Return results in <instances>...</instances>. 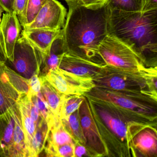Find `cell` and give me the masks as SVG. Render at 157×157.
<instances>
[{
  "label": "cell",
  "instance_id": "6da1fadb",
  "mask_svg": "<svg viewBox=\"0 0 157 157\" xmlns=\"http://www.w3.org/2000/svg\"><path fill=\"white\" fill-rule=\"evenodd\" d=\"M67 3L69 11L62 29L66 53L105 64L98 49L100 43L108 34L109 10L107 4L91 9L82 6L77 0Z\"/></svg>",
  "mask_w": 157,
  "mask_h": 157
},
{
  "label": "cell",
  "instance_id": "7a4b0ae2",
  "mask_svg": "<svg viewBox=\"0 0 157 157\" xmlns=\"http://www.w3.org/2000/svg\"><path fill=\"white\" fill-rule=\"evenodd\" d=\"M109 10L108 34L130 48L146 67H157V10L125 12Z\"/></svg>",
  "mask_w": 157,
  "mask_h": 157
},
{
  "label": "cell",
  "instance_id": "3957f363",
  "mask_svg": "<svg viewBox=\"0 0 157 157\" xmlns=\"http://www.w3.org/2000/svg\"><path fill=\"white\" fill-rule=\"evenodd\" d=\"M87 98L107 157H133L132 139L145 128L154 126L135 121L104 102Z\"/></svg>",
  "mask_w": 157,
  "mask_h": 157
},
{
  "label": "cell",
  "instance_id": "277c9868",
  "mask_svg": "<svg viewBox=\"0 0 157 157\" xmlns=\"http://www.w3.org/2000/svg\"><path fill=\"white\" fill-rule=\"evenodd\" d=\"M96 87L142 94L157 100V67L142 71L125 70L105 65L93 78Z\"/></svg>",
  "mask_w": 157,
  "mask_h": 157
},
{
  "label": "cell",
  "instance_id": "5b68a950",
  "mask_svg": "<svg viewBox=\"0 0 157 157\" xmlns=\"http://www.w3.org/2000/svg\"><path fill=\"white\" fill-rule=\"evenodd\" d=\"M84 96L104 102L135 121L157 127V100L153 98L96 86Z\"/></svg>",
  "mask_w": 157,
  "mask_h": 157
},
{
  "label": "cell",
  "instance_id": "8992f818",
  "mask_svg": "<svg viewBox=\"0 0 157 157\" xmlns=\"http://www.w3.org/2000/svg\"><path fill=\"white\" fill-rule=\"evenodd\" d=\"M0 157H30L17 103L0 114Z\"/></svg>",
  "mask_w": 157,
  "mask_h": 157
},
{
  "label": "cell",
  "instance_id": "52a82bcc",
  "mask_svg": "<svg viewBox=\"0 0 157 157\" xmlns=\"http://www.w3.org/2000/svg\"><path fill=\"white\" fill-rule=\"evenodd\" d=\"M98 52L105 64L108 66L139 71L147 67L130 48L111 35H107L100 43Z\"/></svg>",
  "mask_w": 157,
  "mask_h": 157
},
{
  "label": "cell",
  "instance_id": "ba28073f",
  "mask_svg": "<svg viewBox=\"0 0 157 157\" xmlns=\"http://www.w3.org/2000/svg\"><path fill=\"white\" fill-rule=\"evenodd\" d=\"M29 91V79L0 61V114L16 104L21 94Z\"/></svg>",
  "mask_w": 157,
  "mask_h": 157
},
{
  "label": "cell",
  "instance_id": "9c48e42d",
  "mask_svg": "<svg viewBox=\"0 0 157 157\" xmlns=\"http://www.w3.org/2000/svg\"><path fill=\"white\" fill-rule=\"evenodd\" d=\"M44 54L23 36L21 35L15 45L13 61L10 62L24 78L29 79L39 75Z\"/></svg>",
  "mask_w": 157,
  "mask_h": 157
},
{
  "label": "cell",
  "instance_id": "30bf717a",
  "mask_svg": "<svg viewBox=\"0 0 157 157\" xmlns=\"http://www.w3.org/2000/svg\"><path fill=\"white\" fill-rule=\"evenodd\" d=\"M44 77L59 92L66 95H84L95 86L92 78L78 76L59 67L50 70Z\"/></svg>",
  "mask_w": 157,
  "mask_h": 157
},
{
  "label": "cell",
  "instance_id": "8fae6325",
  "mask_svg": "<svg viewBox=\"0 0 157 157\" xmlns=\"http://www.w3.org/2000/svg\"><path fill=\"white\" fill-rule=\"evenodd\" d=\"M81 126L85 140V146L92 157H107V153L91 112L88 99L78 108Z\"/></svg>",
  "mask_w": 157,
  "mask_h": 157
},
{
  "label": "cell",
  "instance_id": "7c38bea8",
  "mask_svg": "<svg viewBox=\"0 0 157 157\" xmlns=\"http://www.w3.org/2000/svg\"><path fill=\"white\" fill-rule=\"evenodd\" d=\"M67 13V9L59 2L48 0L33 21L23 29L61 30L65 25Z\"/></svg>",
  "mask_w": 157,
  "mask_h": 157
},
{
  "label": "cell",
  "instance_id": "4fadbf2b",
  "mask_svg": "<svg viewBox=\"0 0 157 157\" xmlns=\"http://www.w3.org/2000/svg\"><path fill=\"white\" fill-rule=\"evenodd\" d=\"M17 103L21 112L26 144L29 151V146L36 131L45 122L47 121L33 103L28 93L21 94Z\"/></svg>",
  "mask_w": 157,
  "mask_h": 157
},
{
  "label": "cell",
  "instance_id": "5bb4252c",
  "mask_svg": "<svg viewBox=\"0 0 157 157\" xmlns=\"http://www.w3.org/2000/svg\"><path fill=\"white\" fill-rule=\"evenodd\" d=\"M21 27L15 13L3 14L0 23V43L10 62L13 61L14 48L21 36Z\"/></svg>",
  "mask_w": 157,
  "mask_h": 157
},
{
  "label": "cell",
  "instance_id": "9a60e30c",
  "mask_svg": "<svg viewBox=\"0 0 157 157\" xmlns=\"http://www.w3.org/2000/svg\"><path fill=\"white\" fill-rule=\"evenodd\" d=\"M133 157H157V128L148 126L140 130L131 142Z\"/></svg>",
  "mask_w": 157,
  "mask_h": 157
},
{
  "label": "cell",
  "instance_id": "2e32d148",
  "mask_svg": "<svg viewBox=\"0 0 157 157\" xmlns=\"http://www.w3.org/2000/svg\"><path fill=\"white\" fill-rule=\"evenodd\" d=\"M105 65L65 52L59 67L78 76L93 78Z\"/></svg>",
  "mask_w": 157,
  "mask_h": 157
},
{
  "label": "cell",
  "instance_id": "e0dca14e",
  "mask_svg": "<svg viewBox=\"0 0 157 157\" xmlns=\"http://www.w3.org/2000/svg\"><path fill=\"white\" fill-rule=\"evenodd\" d=\"M71 143H74L72 138L61 120L58 119L50 127L44 150L47 157H56L59 147Z\"/></svg>",
  "mask_w": 157,
  "mask_h": 157
},
{
  "label": "cell",
  "instance_id": "ac0fdd59",
  "mask_svg": "<svg viewBox=\"0 0 157 157\" xmlns=\"http://www.w3.org/2000/svg\"><path fill=\"white\" fill-rule=\"evenodd\" d=\"M62 33L59 31L49 29H37L22 31L21 34L30 41L44 54H46L52 43Z\"/></svg>",
  "mask_w": 157,
  "mask_h": 157
},
{
  "label": "cell",
  "instance_id": "d6986e66",
  "mask_svg": "<svg viewBox=\"0 0 157 157\" xmlns=\"http://www.w3.org/2000/svg\"><path fill=\"white\" fill-rule=\"evenodd\" d=\"M66 52L62 33L55 39L46 54H44L39 76H45L50 70L59 67L61 57Z\"/></svg>",
  "mask_w": 157,
  "mask_h": 157
},
{
  "label": "cell",
  "instance_id": "ffe728a7",
  "mask_svg": "<svg viewBox=\"0 0 157 157\" xmlns=\"http://www.w3.org/2000/svg\"><path fill=\"white\" fill-rule=\"evenodd\" d=\"M41 82V92L50 110L56 117L59 118L64 94L59 92L44 76H39Z\"/></svg>",
  "mask_w": 157,
  "mask_h": 157
},
{
  "label": "cell",
  "instance_id": "44dd1931",
  "mask_svg": "<svg viewBox=\"0 0 157 157\" xmlns=\"http://www.w3.org/2000/svg\"><path fill=\"white\" fill-rule=\"evenodd\" d=\"M74 142H78L85 146V140L81 126L79 116L78 109L66 119L61 120Z\"/></svg>",
  "mask_w": 157,
  "mask_h": 157
},
{
  "label": "cell",
  "instance_id": "7402d4cb",
  "mask_svg": "<svg viewBox=\"0 0 157 157\" xmlns=\"http://www.w3.org/2000/svg\"><path fill=\"white\" fill-rule=\"evenodd\" d=\"M84 95L64 94L60 112V120L67 119L71 115L77 111L84 100Z\"/></svg>",
  "mask_w": 157,
  "mask_h": 157
},
{
  "label": "cell",
  "instance_id": "603a6c76",
  "mask_svg": "<svg viewBox=\"0 0 157 157\" xmlns=\"http://www.w3.org/2000/svg\"><path fill=\"white\" fill-rule=\"evenodd\" d=\"M48 0H28L24 13L18 18L22 27H25L33 22Z\"/></svg>",
  "mask_w": 157,
  "mask_h": 157
},
{
  "label": "cell",
  "instance_id": "cb8c5ba5",
  "mask_svg": "<svg viewBox=\"0 0 157 157\" xmlns=\"http://www.w3.org/2000/svg\"><path fill=\"white\" fill-rule=\"evenodd\" d=\"M28 95L33 103L37 107L41 114L47 120L50 128L56 120L60 119L54 115L41 92L36 94L28 92Z\"/></svg>",
  "mask_w": 157,
  "mask_h": 157
},
{
  "label": "cell",
  "instance_id": "d4e9b609",
  "mask_svg": "<svg viewBox=\"0 0 157 157\" xmlns=\"http://www.w3.org/2000/svg\"><path fill=\"white\" fill-rule=\"evenodd\" d=\"M144 0H107L109 9L125 12L141 11Z\"/></svg>",
  "mask_w": 157,
  "mask_h": 157
},
{
  "label": "cell",
  "instance_id": "484cf974",
  "mask_svg": "<svg viewBox=\"0 0 157 157\" xmlns=\"http://www.w3.org/2000/svg\"><path fill=\"white\" fill-rule=\"evenodd\" d=\"M78 3L88 9H97L107 4V0H77Z\"/></svg>",
  "mask_w": 157,
  "mask_h": 157
},
{
  "label": "cell",
  "instance_id": "4316f807",
  "mask_svg": "<svg viewBox=\"0 0 157 157\" xmlns=\"http://www.w3.org/2000/svg\"><path fill=\"white\" fill-rule=\"evenodd\" d=\"M57 157H75L74 143L66 144L59 147L56 151Z\"/></svg>",
  "mask_w": 157,
  "mask_h": 157
},
{
  "label": "cell",
  "instance_id": "83f0119b",
  "mask_svg": "<svg viewBox=\"0 0 157 157\" xmlns=\"http://www.w3.org/2000/svg\"><path fill=\"white\" fill-rule=\"evenodd\" d=\"M29 91L28 92L38 94L41 92V82L39 75H35L29 79Z\"/></svg>",
  "mask_w": 157,
  "mask_h": 157
},
{
  "label": "cell",
  "instance_id": "f1b7e54d",
  "mask_svg": "<svg viewBox=\"0 0 157 157\" xmlns=\"http://www.w3.org/2000/svg\"><path fill=\"white\" fill-rule=\"evenodd\" d=\"M28 0H13V12L16 13L18 18L22 16L25 10Z\"/></svg>",
  "mask_w": 157,
  "mask_h": 157
},
{
  "label": "cell",
  "instance_id": "f546056e",
  "mask_svg": "<svg viewBox=\"0 0 157 157\" xmlns=\"http://www.w3.org/2000/svg\"><path fill=\"white\" fill-rule=\"evenodd\" d=\"M74 155L75 157H91L85 145L79 142H74Z\"/></svg>",
  "mask_w": 157,
  "mask_h": 157
},
{
  "label": "cell",
  "instance_id": "4dcf8cb0",
  "mask_svg": "<svg viewBox=\"0 0 157 157\" xmlns=\"http://www.w3.org/2000/svg\"><path fill=\"white\" fill-rule=\"evenodd\" d=\"M155 10H157V0H144L141 11H151Z\"/></svg>",
  "mask_w": 157,
  "mask_h": 157
},
{
  "label": "cell",
  "instance_id": "1f68e13d",
  "mask_svg": "<svg viewBox=\"0 0 157 157\" xmlns=\"http://www.w3.org/2000/svg\"><path fill=\"white\" fill-rule=\"evenodd\" d=\"M13 0H0V6L6 13H12L13 10Z\"/></svg>",
  "mask_w": 157,
  "mask_h": 157
},
{
  "label": "cell",
  "instance_id": "d6a6232c",
  "mask_svg": "<svg viewBox=\"0 0 157 157\" xmlns=\"http://www.w3.org/2000/svg\"><path fill=\"white\" fill-rule=\"evenodd\" d=\"M7 60H8V59H7V57L3 51L2 47L0 43V61L6 63Z\"/></svg>",
  "mask_w": 157,
  "mask_h": 157
},
{
  "label": "cell",
  "instance_id": "836d02e7",
  "mask_svg": "<svg viewBox=\"0 0 157 157\" xmlns=\"http://www.w3.org/2000/svg\"><path fill=\"white\" fill-rule=\"evenodd\" d=\"M3 11H4V10H3V9H2V7H1V6H0V23H1V22L2 15V13Z\"/></svg>",
  "mask_w": 157,
  "mask_h": 157
},
{
  "label": "cell",
  "instance_id": "e575fe53",
  "mask_svg": "<svg viewBox=\"0 0 157 157\" xmlns=\"http://www.w3.org/2000/svg\"><path fill=\"white\" fill-rule=\"evenodd\" d=\"M64 1H65L67 2L69 1H72V0H64Z\"/></svg>",
  "mask_w": 157,
  "mask_h": 157
}]
</instances>
